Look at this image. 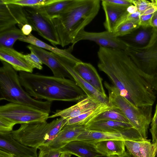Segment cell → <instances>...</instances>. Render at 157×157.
<instances>
[{"mask_svg":"<svg viewBox=\"0 0 157 157\" xmlns=\"http://www.w3.org/2000/svg\"><path fill=\"white\" fill-rule=\"evenodd\" d=\"M99 70L105 74L120 94L136 107L152 106L156 92L139 74L125 50L99 47Z\"/></svg>","mask_w":157,"mask_h":157,"instance_id":"1","label":"cell"},{"mask_svg":"<svg viewBox=\"0 0 157 157\" xmlns=\"http://www.w3.org/2000/svg\"><path fill=\"white\" fill-rule=\"evenodd\" d=\"M22 86L31 96L36 99L77 101L87 97L73 80L40 74L20 71Z\"/></svg>","mask_w":157,"mask_h":157,"instance_id":"2","label":"cell"},{"mask_svg":"<svg viewBox=\"0 0 157 157\" xmlns=\"http://www.w3.org/2000/svg\"><path fill=\"white\" fill-rule=\"evenodd\" d=\"M100 0H74L58 17L52 19L63 47L73 44L79 33L98 14Z\"/></svg>","mask_w":157,"mask_h":157,"instance_id":"3","label":"cell"},{"mask_svg":"<svg viewBox=\"0 0 157 157\" xmlns=\"http://www.w3.org/2000/svg\"><path fill=\"white\" fill-rule=\"evenodd\" d=\"M0 68V100L33 107L50 113L52 102L33 98L24 90L18 75L12 67L4 61Z\"/></svg>","mask_w":157,"mask_h":157,"instance_id":"4","label":"cell"},{"mask_svg":"<svg viewBox=\"0 0 157 157\" xmlns=\"http://www.w3.org/2000/svg\"><path fill=\"white\" fill-rule=\"evenodd\" d=\"M67 119L60 117L50 123L23 124L11 133L13 137L21 144L38 149L52 140L66 124Z\"/></svg>","mask_w":157,"mask_h":157,"instance_id":"5","label":"cell"},{"mask_svg":"<svg viewBox=\"0 0 157 157\" xmlns=\"http://www.w3.org/2000/svg\"><path fill=\"white\" fill-rule=\"evenodd\" d=\"M104 85L108 91L109 105L120 110L143 138L147 139L148 129L152 117V106L136 107L121 96L112 85L106 81Z\"/></svg>","mask_w":157,"mask_h":157,"instance_id":"6","label":"cell"},{"mask_svg":"<svg viewBox=\"0 0 157 157\" xmlns=\"http://www.w3.org/2000/svg\"><path fill=\"white\" fill-rule=\"evenodd\" d=\"M125 51L137 67L140 75L157 92V28H153L147 45L129 46Z\"/></svg>","mask_w":157,"mask_h":157,"instance_id":"7","label":"cell"},{"mask_svg":"<svg viewBox=\"0 0 157 157\" xmlns=\"http://www.w3.org/2000/svg\"><path fill=\"white\" fill-rule=\"evenodd\" d=\"M49 113L29 105L10 102L0 106V117L17 124L43 122L48 119Z\"/></svg>","mask_w":157,"mask_h":157,"instance_id":"8","label":"cell"},{"mask_svg":"<svg viewBox=\"0 0 157 157\" xmlns=\"http://www.w3.org/2000/svg\"><path fill=\"white\" fill-rule=\"evenodd\" d=\"M29 24L33 30L53 45L60 44L59 37L52 19L40 7H24Z\"/></svg>","mask_w":157,"mask_h":157,"instance_id":"9","label":"cell"},{"mask_svg":"<svg viewBox=\"0 0 157 157\" xmlns=\"http://www.w3.org/2000/svg\"><path fill=\"white\" fill-rule=\"evenodd\" d=\"M144 139L136 129L131 128L120 132H112L93 131L86 129L77 137L76 140H82L94 144L100 141L109 140H138Z\"/></svg>","mask_w":157,"mask_h":157,"instance_id":"10","label":"cell"},{"mask_svg":"<svg viewBox=\"0 0 157 157\" xmlns=\"http://www.w3.org/2000/svg\"><path fill=\"white\" fill-rule=\"evenodd\" d=\"M82 40H89L95 42L100 47L126 50L129 45L113 32L107 31L100 32H89L84 30L78 34L74 43L75 45Z\"/></svg>","mask_w":157,"mask_h":157,"instance_id":"11","label":"cell"},{"mask_svg":"<svg viewBox=\"0 0 157 157\" xmlns=\"http://www.w3.org/2000/svg\"><path fill=\"white\" fill-rule=\"evenodd\" d=\"M28 24L24 7L0 2V32L17 24L21 29Z\"/></svg>","mask_w":157,"mask_h":157,"instance_id":"12","label":"cell"},{"mask_svg":"<svg viewBox=\"0 0 157 157\" xmlns=\"http://www.w3.org/2000/svg\"><path fill=\"white\" fill-rule=\"evenodd\" d=\"M60 63L72 76L74 80L84 91L87 97L95 98L101 103L109 105V98L107 96L102 94L92 86L82 79L73 68L75 63L69 60L52 53Z\"/></svg>","mask_w":157,"mask_h":157,"instance_id":"13","label":"cell"},{"mask_svg":"<svg viewBox=\"0 0 157 157\" xmlns=\"http://www.w3.org/2000/svg\"><path fill=\"white\" fill-rule=\"evenodd\" d=\"M37 149L25 145L15 139L11 132H0V149L17 157H37Z\"/></svg>","mask_w":157,"mask_h":157,"instance_id":"14","label":"cell"},{"mask_svg":"<svg viewBox=\"0 0 157 157\" xmlns=\"http://www.w3.org/2000/svg\"><path fill=\"white\" fill-rule=\"evenodd\" d=\"M27 48L30 52L36 54L40 59L43 64L49 67L54 76L59 78H67L74 80L72 76L60 63L52 53L37 46L29 44Z\"/></svg>","mask_w":157,"mask_h":157,"instance_id":"15","label":"cell"},{"mask_svg":"<svg viewBox=\"0 0 157 157\" xmlns=\"http://www.w3.org/2000/svg\"><path fill=\"white\" fill-rule=\"evenodd\" d=\"M96 99L87 97L77 103L63 110H57L48 118L60 117L67 120L82 114L97 107L101 104Z\"/></svg>","mask_w":157,"mask_h":157,"instance_id":"16","label":"cell"},{"mask_svg":"<svg viewBox=\"0 0 157 157\" xmlns=\"http://www.w3.org/2000/svg\"><path fill=\"white\" fill-rule=\"evenodd\" d=\"M86 129L84 125L66 124L55 138L45 145L52 150H59L68 143L76 140Z\"/></svg>","mask_w":157,"mask_h":157,"instance_id":"17","label":"cell"},{"mask_svg":"<svg viewBox=\"0 0 157 157\" xmlns=\"http://www.w3.org/2000/svg\"><path fill=\"white\" fill-rule=\"evenodd\" d=\"M73 68L84 81L102 94L107 96L103 86L102 79L91 64L81 61L75 63Z\"/></svg>","mask_w":157,"mask_h":157,"instance_id":"18","label":"cell"},{"mask_svg":"<svg viewBox=\"0 0 157 157\" xmlns=\"http://www.w3.org/2000/svg\"><path fill=\"white\" fill-rule=\"evenodd\" d=\"M101 4L105 14L104 25L106 31L113 32L125 20L128 13L127 8L116 6L102 0Z\"/></svg>","mask_w":157,"mask_h":157,"instance_id":"19","label":"cell"},{"mask_svg":"<svg viewBox=\"0 0 157 157\" xmlns=\"http://www.w3.org/2000/svg\"><path fill=\"white\" fill-rule=\"evenodd\" d=\"M0 59L10 64L16 71L33 72L34 68L26 61L25 55L13 48L0 46Z\"/></svg>","mask_w":157,"mask_h":157,"instance_id":"20","label":"cell"},{"mask_svg":"<svg viewBox=\"0 0 157 157\" xmlns=\"http://www.w3.org/2000/svg\"><path fill=\"white\" fill-rule=\"evenodd\" d=\"M78 157H99L103 156L96 149L95 144L82 140L72 141L59 149Z\"/></svg>","mask_w":157,"mask_h":157,"instance_id":"21","label":"cell"},{"mask_svg":"<svg viewBox=\"0 0 157 157\" xmlns=\"http://www.w3.org/2000/svg\"><path fill=\"white\" fill-rule=\"evenodd\" d=\"M124 141L127 151L134 157H154L157 152V143L150 140Z\"/></svg>","mask_w":157,"mask_h":157,"instance_id":"22","label":"cell"},{"mask_svg":"<svg viewBox=\"0 0 157 157\" xmlns=\"http://www.w3.org/2000/svg\"><path fill=\"white\" fill-rule=\"evenodd\" d=\"M19 40L47 50L59 56L64 57L75 63L81 61L80 59L76 58L71 54V52L74 47L72 45L67 49H60L46 43L31 34L27 36H25Z\"/></svg>","mask_w":157,"mask_h":157,"instance_id":"23","label":"cell"},{"mask_svg":"<svg viewBox=\"0 0 157 157\" xmlns=\"http://www.w3.org/2000/svg\"><path fill=\"white\" fill-rule=\"evenodd\" d=\"M153 28L140 27L131 33L119 37L129 46L143 47L147 45L150 40Z\"/></svg>","mask_w":157,"mask_h":157,"instance_id":"24","label":"cell"},{"mask_svg":"<svg viewBox=\"0 0 157 157\" xmlns=\"http://www.w3.org/2000/svg\"><path fill=\"white\" fill-rule=\"evenodd\" d=\"M94 144L98 151L103 156L121 155L126 152L123 140H106L98 141Z\"/></svg>","mask_w":157,"mask_h":157,"instance_id":"25","label":"cell"},{"mask_svg":"<svg viewBox=\"0 0 157 157\" xmlns=\"http://www.w3.org/2000/svg\"><path fill=\"white\" fill-rule=\"evenodd\" d=\"M87 129L101 132H117L133 128L130 123L110 120H101L92 122L86 126Z\"/></svg>","mask_w":157,"mask_h":157,"instance_id":"26","label":"cell"},{"mask_svg":"<svg viewBox=\"0 0 157 157\" xmlns=\"http://www.w3.org/2000/svg\"><path fill=\"white\" fill-rule=\"evenodd\" d=\"M111 106L101 103L96 108L76 117L67 120V125L78 124L86 126L96 117L109 109Z\"/></svg>","mask_w":157,"mask_h":157,"instance_id":"27","label":"cell"},{"mask_svg":"<svg viewBox=\"0 0 157 157\" xmlns=\"http://www.w3.org/2000/svg\"><path fill=\"white\" fill-rule=\"evenodd\" d=\"M25 36L20 29L13 26L0 32V46L12 48L15 42Z\"/></svg>","mask_w":157,"mask_h":157,"instance_id":"28","label":"cell"},{"mask_svg":"<svg viewBox=\"0 0 157 157\" xmlns=\"http://www.w3.org/2000/svg\"><path fill=\"white\" fill-rule=\"evenodd\" d=\"M73 1L74 0H58L56 2L40 7L48 17L52 19L63 13Z\"/></svg>","mask_w":157,"mask_h":157,"instance_id":"29","label":"cell"},{"mask_svg":"<svg viewBox=\"0 0 157 157\" xmlns=\"http://www.w3.org/2000/svg\"><path fill=\"white\" fill-rule=\"evenodd\" d=\"M101 120H110L129 123L127 118L120 110L112 106L110 109L96 117L91 122Z\"/></svg>","mask_w":157,"mask_h":157,"instance_id":"30","label":"cell"},{"mask_svg":"<svg viewBox=\"0 0 157 157\" xmlns=\"http://www.w3.org/2000/svg\"><path fill=\"white\" fill-rule=\"evenodd\" d=\"M58 0H0L5 4L17 5L23 7H38L44 6L57 1Z\"/></svg>","mask_w":157,"mask_h":157,"instance_id":"31","label":"cell"},{"mask_svg":"<svg viewBox=\"0 0 157 157\" xmlns=\"http://www.w3.org/2000/svg\"><path fill=\"white\" fill-rule=\"evenodd\" d=\"M139 27L138 23L126 21L120 24L113 32L116 36L121 37L131 33Z\"/></svg>","mask_w":157,"mask_h":157,"instance_id":"32","label":"cell"},{"mask_svg":"<svg viewBox=\"0 0 157 157\" xmlns=\"http://www.w3.org/2000/svg\"><path fill=\"white\" fill-rule=\"evenodd\" d=\"M26 62L34 68L40 70L43 69V63L39 57L34 53L31 52L30 53L25 55Z\"/></svg>","mask_w":157,"mask_h":157,"instance_id":"33","label":"cell"},{"mask_svg":"<svg viewBox=\"0 0 157 157\" xmlns=\"http://www.w3.org/2000/svg\"><path fill=\"white\" fill-rule=\"evenodd\" d=\"M132 1L141 14L151 7L157 5L156 0H132Z\"/></svg>","mask_w":157,"mask_h":157,"instance_id":"34","label":"cell"},{"mask_svg":"<svg viewBox=\"0 0 157 157\" xmlns=\"http://www.w3.org/2000/svg\"><path fill=\"white\" fill-rule=\"evenodd\" d=\"M38 149L39 150L38 157H60L61 153L59 150H52L45 145L39 147Z\"/></svg>","mask_w":157,"mask_h":157,"instance_id":"35","label":"cell"},{"mask_svg":"<svg viewBox=\"0 0 157 157\" xmlns=\"http://www.w3.org/2000/svg\"><path fill=\"white\" fill-rule=\"evenodd\" d=\"M15 124L10 121L0 117V132H10L13 130Z\"/></svg>","mask_w":157,"mask_h":157,"instance_id":"36","label":"cell"},{"mask_svg":"<svg viewBox=\"0 0 157 157\" xmlns=\"http://www.w3.org/2000/svg\"><path fill=\"white\" fill-rule=\"evenodd\" d=\"M106 2L119 7L127 8L133 5L132 0H104Z\"/></svg>","mask_w":157,"mask_h":157,"instance_id":"37","label":"cell"},{"mask_svg":"<svg viewBox=\"0 0 157 157\" xmlns=\"http://www.w3.org/2000/svg\"><path fill=\"white\" fill-rule=\"evenodd\" d=\"M153 14L149 15L141 14L140 17L139 22L140 26L145 27L151 26V20Z\"/></svg>","mask_w":157,"mask_h":157,"instance_id":"38","label":"cell"},{"mask_svg":"<svg viewBox=\"0 0 157 157\" xmlns=\"http://www.w3.org/2000/svg\"><path fill=\"white\" fill-rule=\"evenodd\" d=\"M141 14V13L138 11L132 14H128L124 22L130 21L139 24L140 17Z\"/></svg>","mask_w":157,"mask_h":157,"instance_id":"39","label":"cell"},{"mask_svg":"<svg viewBox=\"0 0 157 157\" xmlns=\"http://www.w3.org/2000/svg\"><path fill=\"white\" fill-rule=\"evenodd\" d=\"M23 34L25 36H28L30 34L33 30L32 26L28 24L23 25L20 29Z\"/></svg>","mask_w":157,"mask_h":157,"instance_id":"40","label":"cell"},{"mask_svg":"<svg viewBox=\"0 0 157 157\" xmlns=\"http://www.w3.org/2000/svg\"><path fill=\"white\" fill-rule=\"evenodd\" d=\"M157 126V102L156 105L154 113L152 117L151 124V128L150 129H152L155 128Z\"/></svg>","mask_w":157,"mask_h":157,"instance_id":"41","label":"cell"},{"mask_svg":"<svg viewBox=\"0 0 157 157\" xmlns=\"http://www.w3.org/2000/svg\"><path fill=\"white\" fill-rule=\"evenodd\" d=\"M157 11V5L153 6L147 9L141 14L149 15L154 13Z\"/></svg>","mask_w":157,"mask_h":157,"instance_id":"42","label":"cell"},{"mask_svg":"<svg viewBox=\"0 0 157 157\" xmlns=\"http://www.w3.org/2000/svg\"><path fill=\"white\" fill-rule=\"evenodd\" d=\"M151 26L153 28H157V11L153 14L151 20Z\"/></svg>","mask_w":157,"mask_h":157,"instance_id":"43","label":"cell"},{"mask_svg":"<svg viewBox=\"0 0 157 157\" xmlns=\"http://www.w3.org/2000/svg\"><path fill=\"white\" fill-rule=\"evenodd\" d=\"M152 137V142L157 143V126L153 129H150Z\"/></svg>","mask_w":157,"mask_h":157,"instance_id":"44","label":"cell"},{"mask_svg":"<svg viewBox=\"0 0 157 157\" xmlns=\"http://www.w3.org/2000/svg\"><path fill=\"white\" fill-rule=\"evenodd\" d=\"M126 10L128 14H132L138 11L136 7L134 5L128 6Z\"/></svg>","mask_w":157,"mask_h":157,"instance_id":"45","label":"cell"},{"mask_svg":"<svg viewBox=\"0 0 157 157\" xmlns=\"http://www.w3.org/2000/svg\"><path fill=\"white\" fill-rule=\"evenodd\" d=\"M16 156L7 152L4 151L0 149V157H16Z\"/></svg>","mask_w":157,"mask_h":157,"instance_id":"46","label":"cell"},{"mask_svg":"<svg viewBox=\"0 0 157 157\" xmlns=\"http://www.w3.org/2000/svg\"><path fill=\"white\" fill-rule=\"evenodd\" d=\"M107 157H134L127 151L123 155H112Z\"/></svg>","mask_w":157,"mask_h":157,"instance_id":"47","label":"cell"},{"mask_svg":"<svg viewBox=\"0 0 157 157\" xmlns=\"http://www.w3.org/2000/svg\"><path fill=\"white\" fill-rule=\"evenodd\" d=\"M71 154L67 152L62 153L60 157H71Z\"/></svg>","mask_w":157,"mask_h":157,"instance_id":"48","label":"cell"},{"mask_svg":"<svg viewBox=\"0 0 157 157\" xmlns=\"http://www.w3.org/2000/svg\"><path fill=\"white\" fill-rule=\"evenodd\" d=\"M154 157H157V152L156 153Z\"/></svg>","mask_w":157,"mask_h":157,"instance_id":"49","label":"cell"},{"mask_svg":"<svg viewBox=\"0 0 157 157\" xmlns=\"http://www.w3.org/2000/svg\"><path fill=\"white\" fill-rule=\"evenodd\" d=\"M156 0V3H157V0Z\"/></svg>","mask_w":157,"mask_h":157,"instance_id":"50","label":"cell"},{"mask_svg":"<svg viewBox=\"0 0 157 157\" xmlns=\"http://www.w3.org/2000/svg\"><path fill=\"white\" fill-rule=\"evenodd\" d=\"M16 157H17V156H16Z\"/></svg>","mask_w":157,"mask_h":157,"instance_id":"51","label":"cell"},{"mask_svg":"<svg viewBox=\"0 0 157 157\" xmlns=\"http://www.w3.org/2000/svg\"></svg>","mask_w":157,"mask_h":157,"instance_id":"52","label":"cell"}]
</instances>
